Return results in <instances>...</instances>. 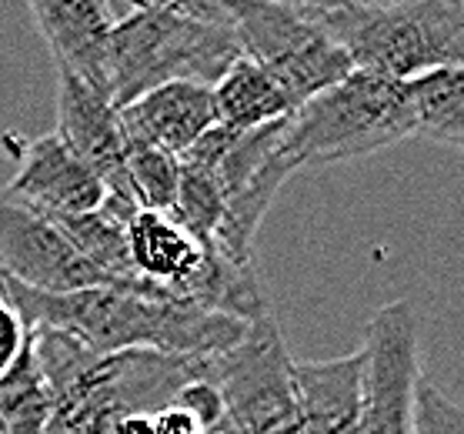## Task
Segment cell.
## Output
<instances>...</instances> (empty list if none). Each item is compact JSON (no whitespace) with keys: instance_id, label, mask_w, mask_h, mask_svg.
<instances>
[{"instance_id":"5","label":"cell","mask_w":464,"mask_h":434,"mask_svg":"<svg viewBox=\"0 0 464 434\" xmlns=\"http://www.w3.org/2000/svg\"><path fill=\"white\" fill-rule=\"evenodd\" d=\"M354 71L408 81L434 67H464V0H401L321 11Z\"/></svg>"},{"instance_id":"13","label":"cell","mask_w":464,"mask_h":434,"mask_svg":"<svg viewBox=\"0 0 464 434\" xmlns=\"http://www.w3.org/2000/svg\"><path fill=\"white\" fill-rule=\"evenodd\" d=\"M27 7L44 43L51 47L57 71L111 94L107 61L117 17L107 11L104 0H27Z\"/></svg>"},{"instance_id":"17","label":"cell","mask_w":464,"mask_h":434,"mask_svg":"<svg viewBox=\"0 0 464 434\" xmlns=\"http://www.w3.org/2000/svg\"><path fill=\"white\" fill-rule=\"evenodd\" d=\"M404 97L411 107L414 134L461 148L464 144V67H434L408 77Z\"/></svg>"},{"instance_id":"16","label":"cell","mask_w":464,"mask_h":434,"mask_svg":"<svg viewBox=\"0 0 464 434\" xmlns=\"http://www.w3.org/2000/svg\"><path fill=\"white\" fill-rule=\"evenodd\" d=\"M218 128L227 130H254L285 121L295 107L285 91L264 74L261 67L247 57H237L211 87Z\"/></svg>"},{"instance_id":"14","label":"cell","mask_w":464,"mask_h":434,"mask_svg":"<svg viewBox=\"0 0 464 434\" xmlns=\"http://www.w3.org/2000/svg\"><path fill=\"white\" fill-rule=\"evenodd\" d=\"M121 134L134 144H150L180 158L190 144L218 128L211 87L204 84H164L138 101L117 107Z\"/></svg>"},{"instance_id":"1","label":"cell","mask_w":464,"mask_h":434,"mask_svg":"<svg viewBox=\"0 0 464 434\" xmlns=\"http://www.w3.org/2000/svg\"><path fill=\"white\" fill-rule=\"evenodd\" d=\"M0 297L11 301L27 331H57L101 354L158 351L178 358H214L234 348L247 331L244 321L158 297L144 285L44 294L0 275Z\"/></svg>"},{"instance_id":"6","label":"cell","mask_w":464,"mask_h":434,"mask_svg":"<svg viewBox=\"0 0 464 434\" xmlns=\"http://www.w3.org/2000/svg\"><path fill=\"white\" fill-rule=\"evenodd\" d=\"M218 7L231 24L241 57L261 67L291 107H301L354 71L348 53L321 24V7L275 0H218Z\"/></svg>"},{"instance_id":"21","label":"cell","mask_w":464,"mask_h":434,"mask_svg":"<svg viewBox=\"0 0 464 434\" xmlns=\"http://www.w3.org/2000/svg\"><path fill=\"white\" fill-rule=\"evenodd\" d=\"M170 217L201 244H211L224 221V198L211 170L198 168L190 160H178V194Z\"/></svg>"},{"instance_id":"22","label":"cell","mask_w":464,"mask_h":434,"mask_svg":"<svg viewBox=\"0 0 464 434\" xmlns=\"http://www.w3.org/2000/svg\"><path fill=\"white\" fill-rule=\"evenodd\" d=\"M411 434H464L461 404L451 401V398H448L431 378H424V374L418 378V388H414Z\"/></svg>"},{"instance_id":"26","label":"cell","mask_w":464,"mask_h":434,"mask_svg":"<svg viewBox=\"0 0 464 434\" xmlns=\"http://www.w3.org/2000/svg\"><path fill=\"white\" fill-rule=\"evenodd\" d=\"M107 4V11L114 14V17H124L127 11H130V7H127V0H104Z\"/></svg>"},{"instance_id":"23","label":"cell","mask_w":464,"mask_h":434,"mask_svg":"<svg viewBox=\"0 0 464 434\" xmlns=\"http://www.w3.org/2000/svg\"><path fill=\"white\" fill-rule=\"evenodd\" d=\"M31 341V331L21 321V314L14 311L11 301L0 297V378L11 371V364L21 358V351L27 348Z\"/></svg>"},{"instance_id":"25","label":"cell","mask_w":464,"mask_h":434,"mask_svg":"<svg viewBox=\"0 0 464 434\" xmlns=\"http://www.w3.org/2000/svg\"><path fill=\"white\" fill-rule=\"evenodd\" d=\"M275 4H297V7H321V11H334V7H351L354 0H275Z\"/></svg>"},{"instance_id":"15","label":"cell","mask_w":464,"mask_h":434,"mask_svg":"<svg viewBox=\"0 0 464 434\" xmlns=\"http://www.w3.org/2000/svg\"><path fill=\"white\" fill-rule=\"evenodd\" d=\"M364 348L331 361H295L301 434H358Z\"/></svg>"},{"instance_id":"3","label":"cell","mask_w":464,"mask_h":434,"mask_svg":"<svg viewBox=\"0 0 464 434\" xmlns=\"http://www.w3.org/2000/svg\"><path fill=\"white\" fill-rule=\"evenodd\" d=\"M237 57L241 47L224 14L198 17L168 7L127 11L111 31V101L124 107L164 84L214 87Z\"/></svg>"},{"instance_id":"2","label":"cell","mask_w":464,"mask_h":434,"mask_svg":"<svg viewBox=\"0 0 464 434\" xmlns=\"http://www.w3.org/2000/svg\"><path fill=\"white\" fill-rule=\"evenodd\" d=\"M31 351L47 394V434H117L127 418L174 408L188 384L201 381L204 358L158 351H101L57 331H31Z\"/></svg>"},{"instance_id":"7","label":"cell","mask_w":464,"mask_h":434,"mask_svg":"<svg viewBox=\"0 0 464 434\" xmlns=\"http://www.w3.org/2000/svg\"><path fill=\"white\" fill-rule=\"evenodd\" d=\"M281 130L285 121L254 130L211 128L178 158L211 170V178L218 180L224 198V221L211 244L241 265H254L257 227L264 214L271 211L285 180L295 174L281 154Z\"/></svg>"},{"instance_id":"24","label":"cell","mask_w":464,"mask_h":434,"mask_svg":"<svg viewBox=\"0 0 464 434\" xmlns=\"http://www.w3.org/2000/svg\"><path fill=\"white\" fill-rule=\"evenodd\" d=\"M130 11L138 7H168V11L198 14V17H218V0H127Z\"/></svg>"},{"instance_id":"9","label":"cell","mask_w":464,"mask_h":434,"mask_svg":"<svg viewBox=\"0 0 464 434\" xmlns=\"http://www.w3.org/2000/svg\"><path fill=\"white\" fill-rule=\"evenodd\" d=\"M358 434H411L418 364V318L408 301L378 307L364 331Z\"/></svg>"},{"instance_id":"27","label":"cell","mask_w":464,"mask_h":434,"mask_svg":"<svg viewBox=\"0 0 464 434\" xmlns=\"http://www.w3.org/2000/svg\"><path fill=\"white\" fill-rule=\"evenodd\" d=\"M0 434H4V431H0Z\"/></svg>"},{"instance_id":"12","label":"cell","mask_w":464,"mask_h":434,"mask_svg":"<svg viewBox=\"0 0 464 434\" xmlns=\"http://www.w3.org/2000/svg\"><path fill=\"white\" fill-rule=\"evenodd\" d=\"M17 148V174L7 184V198L27 204L44 217H71V214L97 211L107 198L94 170L63 148L57 134L34 140H14Z\"/></svg>"},{"instance_id":"10","label":"cell","mask_w":464,"mask_h":434,"mask_svg":"<svg viewBox=\"0 0 464 434\" xmlns=\"http://www.w3.org/2000/svg\"><path fill=\"white\" fill-rule=\"evenodd\" d=\"M0 275L44 294L117 287L77 255L51 217L0 191Z\"/></svg>"},{"instance_id":"18","label":"cell","mask_w":464,"mask_h":434,"mask_svg":"<svg viewBox=\"0 0 464 434\" xmlns=\"http://www.w3.org/2000/svg\"><path fill=\"white\" fill-rule=\"evenodd\" d=\"M57 231L71 241L77 255L87 265H94L101 275L117 287H134V271H130V257H127V234L124 224L114 221L111 214L101 207L87 214H71V217H51Z\"/></svg>"},{"instance_id":"19","label":"cell","mask_w":464,"mask_h":434,"mask_svg":"<svg viewBox=\"0 0 464 434\" xmlns=\"http://www.w3.org/2000/svg\"><path fill=\"white\" fill-rule=\"evenodd\" d=\"M51 421V394L44 384L31 341L0 378V431L4 434H47Z\"/></svg>"},{"instance_id":"11","label":"cell","mask_w":464,"mask_h":434,"mask_svg":"<svg viewBox=\"0 0 464 434\" xmlns=\"http://www.w3.org/2000/svg\"><path fill=\"white\" fill-rule=\"evenodd\" d=\"M57 140L94 170L107 194L130 198L124 170V134L107 91L57 71Z\"/></svg>"},{"instance_id":"4","label":"cell","mask_w":464,"mask_h":434,"mask_svg":"<svg viewBox=\"0 0 464 434\" xmlns=\"http://www.w3.org/2000/svg\"><path fill=\"white\" fill-rule=\"evenodd\" d=\"M414 138L411 107L401 81L351 71L285 117L281 154L291 170H314Z\"/></svg>"},{"instance_id":"8","label":"cell","mask_w":464,"mask_h":434,"mask_svg":"<svg viewBox=\"0 0 464 434\" xmlns=\"http://www.w3.org/2000/svg\"><path fill=\"white\" fill-rule=\"evenodd\" d=\"M201 378L218 394L231 434H301L295 361L271 311L251 321L234 348L204 358Z\"/></svg>"},{"instance_id":"20","label":"cell","mask_w":464,"mask_h":434,"mask_svg":"<svg viewBox=\"0 0 464 434\" xmlns=\"http://www.w3.org/2000/svg\"><path fill=\"white\" fill-rule=\"evenodd\" d=\"M124 170L130 201L140 211L170 214L174 194H178V158L150 144L124 140Z\"/></svg>"}]
</instances>
